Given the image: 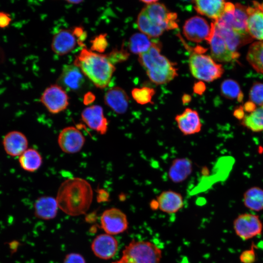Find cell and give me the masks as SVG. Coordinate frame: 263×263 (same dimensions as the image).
Segmentation results:
<instances>
[{
    "instance_id": "obj_1",
    "label": "cell",
    "mask_w": 263,
    "mask_h": 263,
    "mask_svg": "<svg viewBox=\"0 0 263 263\" xmlns=\"http://www.w3.org/2000/svg\"><path fill=\"white\" fill-rule=\"evenodd\" d=\"M93 198L90 184L79 177L65 180L60 185L56 200L58 207L72 216L84 214L89 210Z\"/></svg>"
},
{
    "instance_id": "obj_2",
    "label": "cell",
    "mask_w": 263,
    "mask_h": 263,
    "mask_svg": "<svg viewBox=\"0 0 263 263\" xmlns=\"http://www.w3.org/2000/svg\"><path fill=\"white\" fill-rule=\"evenodd\" d=\"M73 64L99 89H104L109 85L115 71L114 65L109 61L106 54L94 52L86 47L76 56Z\"/></svg>"
},
{
    "instance_id": "obj_3",
    "label": "cell",
    "mask_w": 263,
    "mask_h": 263,
    "mask_svg": "<svg viewBox=\"0 0 263 263\" xmlns=\"http://www.w3.org/2000/svg\"><path fill=\"white\" fill-rule=\"evenodd\" d=\"M161 45L153 42L150 49L139 55L138 60L150 80L156 84L167 83L177 75L173 63L161 54Z\"/></svg>"
},
{
    "instance_id": "obj_4",
    "label": "cell",
    "mask_w": 263,
    "mask_h": 263,
    "mask_svg": "<svg viewBox=\"0 0 263 263\" xmlns=\"http://www.w3.org/2000/svg\"><path fill=\"white\" fill-rule=\"evenodd\" d=\"M162 250L155 244L133 240L125 246L121 258L112 263H161Z\"/></svg>"
},
{
    "instance_id": "obj_5",
    "label": "cell",
    "mask_w": 263,
    "mask_h": 263,
    "mask_svg": "<svg viewBox=\"0 0 263 263\" xmlns=\"http://www.w3.org/2000/svg\"><path fill=\"white\" fill-rule=\"evenodd\" d=\"M189 67L194 77L200 80L211 82L220 77L224 69L210 56L202 53H192L189 58Z\"/></svg>"
},
{
    "instance_id": "obj_6",
    "label": "cell",
    "mask_w": 263,
    "mask_h": 263,
    "mask_svg": "<svg viewBox=\"0 0 263 263\" xmlns=\"http://www.w3.org/2000/svg\"><path fill=\"white\" fill-rule=\"evenodd\" d=\"M214 24H209L203 18L194 16L187 19L183 26V33L189 40L199 43L209 42L214 33Z\"/></svg>"
},
{
    "instance_id": "obj_7",
    "label": "cell",
    "mask_w": 263,
    "mask_h": 263,
    "mask_svg": "<svg viewBox=\"0 0 263 263\" xmlns=\"http://www.w3.org/2000/svg\"><path fill=\"white\" fill-rule=\"evenodd\" d=\"M40 101L49 113L56 114L68 107L69 97L66 90L60 85L52 84L44 90Z\"/></svg>"
},
{
    "instance_id": "obj_8",
    "label": "cell",
    "mask_w": 263,
    "mask_h": 263,
    "mask_svg": "<svg viewBox=\"0 0 263 263\" xmlns=\"http://www.w3.org/2000/svg\"><path fill=\"white\" fill-rule=\"evenodd\" d=\"M233 228L238 237L243 240H247L261 234L263 224L258 215L245 213L239 215L234 220Z\"/></svg>"
},
{
    "instance_id": "obj_9",
    "label": "cell",
    "mask_w": 263,
    "mask_h": 263,
    "mask_svg": "<svg viewBox=\"0 0 263 263\" xmlns=\"http://www.w3.org/2000/svg\"><path fill=\"white\" fill-rule=\"evenodd\" d=\"M100 224L101 227L105 233L111 235L123 233L129 226L126 215L115 207L108 208L102 213Z\"/></svg>"
},
{
    "instance_id": "obj_10",
    "label": "cell",
    "mask_w": 263,
    "mask_h": 263,
    "mask_svg": "<svg viewBox=\"0 0 263 263\" xmlns=\"http://www.w3.org/2000/svg\"><path fill=\"white\" fill-rule=\"evenodd\" d=\"M144 9L151 21L164 31L178 28L177 14L169 12L164 4L157 1Z\"/></svg>"
},
{
    "instance_id": "obj_11",
    "label": "cell",
    "mask_w": 263,
    "mask_h": 263,
    "mask_svg": "<svg viewBox=\"0 0 263 263\" xmlns=\"http://www.w3.org/2000/svg\"><path fill=\"white\" fill-rule=\"evenodd\" d=\"M57 142L63 152L72 154L78 152L82 149L85 144V138L77 128L69 126L60 132Z\"/></svg>"
},
{
    "instance_id": "obj_12",
    "label": "cell",
    "mask_w": 263,
    "mask_h": 263,
    "mask_svg": "<svg viewBox=\"0 0 263 263\" xmlns=\"http://www.w3.org/2000/svg\"><path fill=\"white\" fill-rule=\"evenodd\" d=\"M81 116L82 121L91 129L102 135L107 132L109 122L101 106L97 105L88 106L82 111Z\"/></svg>"
},
{
    "instance_id": "obj_13",
    "label": "cell",
    "mask_w": 263,
    "mask_h": 263,
    "mask_svg": "<svg viewBox=\"0 0 263 263\" xmlns=\"http://www.w3.org/2000/svg\"><path fill=\"white\" fill-rule=\"evenodd\" d=\"M2 145L7 155L13 158L19 157L28 148V140L23 132L13 130L3 136Z\"/></svg>"
},
{
    "instance_id": "obj_14",
    "label": "cell",
    "mask_w": 263,
    "mask_h": 263,
    "mask_svg": "<svg viewBox=\"0 0 263 263\" xmlns=\"http://www.w3.org/2000/svg\"><path fill=\"white\" fill-rule=\"evenodd\" d=\"M84 83V75L74 64L64 66L57 80V84L65 90L71 91L81 89Z\"/></svg>"
},
{
    "instance_id": "obj_15",
    "label": "cell",
    "mask_w": 263,
    "mask_h": 263,
    "mask_svg": "<svg viewBox=\"0 0 263 263\" xmlns=\"http://www.w3.org/2000/svg\"><path fill=\"white\" fill-rule=\"evenodd\" d=\"M91 248L94 255L103 260H109L116 254L118 248L117 240L107 233L97 235L92 242Z\"/></svg>"
},
{
    "instance_id": "obj_16",
    "label": "cell",
    "mask_w": 263,
    "mask_h": 263,
    "mask_svg": "<svg viewBox=\"0 0 263 263\" xmlns=\"http://www.w3.org/2000/svg\"><path fill=\"white\" fill-rule=\"evenodd\" d=\"M175 120L179 130L185 135L194 134L201 131L202 123L199 114L191 108H187L177 114Z\"/></svg>"
},
{
    "instance_id": "obj_17",
    "label": "cell",
    "mask_w": 263,
    "mask_h": 263,
    "mask_svg": "<svg viewBox=\"0 0 263 263\" xmlns=\"http://www.w3.org/2000/svg\"><path fill=\"white\" fill-rule=\"evenodd\" d=\"M76 44L77 39L72 29H62L54 35L51 49L56 54L64 56L74 50Z\"/></svg>"
},
{
    "instance_id": "obj_18",
    "label": "cell",
    "mask_w": 263,
    "mask_h": 263,
    "mask_svg": "<svg viewBox=\"0 0 263 263\" xmlns=\"http://www.w3.org/2000/svg\"><path fill=\"white\" fill-rule=\"evenodd\" d=\"M104 101L106 106L117 114L125 113L129 107V97L120 87L115 86L105 93Z\"/></svg>"
},
{
    "instance_id": "obj_19",
    "label": "cell",
    "mask_w": 263,
    "mask_h": 263,
    "mask_svg": "<svg viewBox=\"0 0 263 263\" xmlns=\"http://www.w3.org/2000/svg\"><path fill=\"white\" fill-rule=\"evenodd\" d=\"M208 43L210 46L211 56L217 61L230 62L238 58L240 56L238 52H233L229 49L225 40L215 30Z\"/></svg>"
},
{
    "instance_id": "obj_20",
    "label": "cell",
    "mask_w": 263,
    "mask_h": 263,
    "mask_svg": "<svg viewBox=\"0 0 263 263\" xmlns=\"http://www.w3.org/2000/svg\"><path fill=\"white\" fill-rule=\"evenodd\" d=\"M156 203L161 211L172 214L176 213L183 207L184 200L179 192L168 190L162 191L157 197Z\"/></svg>"
},
{
    "instance_id": "obj_21",
    "label": "cell",
    "mask_w": 263,
    "mask_h": 263,
    "mask_svg": "<svg viewBox=\"0 0 263 263\" xmlns=\"http://www.w3.org/2000/svg\"><path fill=\"white\" fill-rule=\"evenodd\" d=\"M193 165L191 160L186 157L174 159L168 170V177L174 183L186 180L191 174Z\"/></svg>"
},
{
    "instance_id": "obj_22",
    "label": "cell",
    "mask_w": 263,
    "mask_h": 263,
    "mask_svg": "<svg viewBox=\"0 0 263 263\" xmlns=\"http://www.w3.org/2000/svg\"><path fill=\"white\" fill-rule=\"evenodd\" d=\"M58 208L56 199L48 196L39 197L34 204L35 215L37 218L44 220L55 218Z\"/></svg>"
},
{
    "instance_id": "obj_23",
    "label": "cell",
    "mask_w": 263,
    "mask_h": 263,
    "mask_svg": "<svg viewBox=\"0 0 263 263\" xmlns=\"http://www.w3.org/2000/svg\"><path fill=\"white\" fill-rule=\"evenodd\" d=\"M194 2L195 9L199 14L214 21L222 16L226 4V2L222 0H198Z\"/></svg>"
},
{
    "instance_id": "obj_24",
    "label": "cell",
    "mask_w": 263,
    "mask_h": 263,
    "mask_svg": "<svg viewBox=\"0 0 263 263\" xmlns=\"http://www.w3.org/2000/svg\"><path fill=\"white\" fill-rule=\"evenodd\" d=\"M247 32L252 38L263 41V12L259 8L247 7Z\"/></svg>"
},
{
    "instance_id": "obj_25",
    "label": "cell",
    "mask_w": 263,
    "mask_h": 263,
    "mask_svg": "<svg viewBox=\"0 0 263 263\" xmlns=\"http://www.w3.org/2000/svg\"><path fill=\"white\" fill-rule=\"evenodd\" d=\"M214 28L215 31L223 38L229 49L233 52H237L238 49L250 42L253 39L248 34H241L232 29L219 27L215 24Z\"/></svg>"
},
{
    "instance_id": "obj_26",
    "label": "cell",
    "mask_w": 263,
    "mask_h": 263,
    "mask_svg": "<svg viewBox=\"0 0 263 263\" xmlns=\"http://www.w3.org/2000/svg\"><path fill=\"white\" fill-rule=\"evenodd\" d=\"M19 163L24 170L33 172L38 170L42 164V157L39 152L33 148H28L18 157Z\"/></svg>"
},
{
    "instance_id": "obj_27",
    "label": "cell",
    "mask_w": 263,
    "mask_h": 263,
    "mask_svg": "<svg viewBox=\"0 0 263 263\" xmlns=\"http://www.w3.org/2000/svg\"><path fill=\"white\" fill-rule=\"evenodd\" d=\"M244 205L255 211L263 210V189L254 187L247 189L244 194Z\"/></svg>"
},
{
    "instance_id": "obj_28",
    "label": "cell",
    "mask_w": 263,
    "mask_h": 263,
    "mask_svg": "<svg viewBox=\"0 0 263 263\" xmlns=\"http://www.w3.org/2000/svg\"><path fill=\"white\" fill-rule=\"evenodd\" d=\"M137 24L139 30L149 37H158L164 30L153 23L143 8L138 15Z\"/></svg>"
},
{
    "instance_id": "obj_29",
    "label": "cell",
    "mask_w": 263,
    "mask_h": 263,
    "mask_svg": "<svg viewBox=\"0 0 263 263\" xmlns=\"http://www.w3.org/2000/svg\"><path fill=\"white\" fill-rule=\"evenodd\" d=\"M247 7L239 3L235 4V10L231 29L241 34H248L247 32ZM249 35V34H248Z\"/></svg>"
},
{
    "instance_id": "obj_30",
    "label": "cell",
    "mask_w": 263,
    "mask_h": 263,
    "mask_svg": "<svg viewBox=\"0 0 263 263\" xmlns=\"http://www.w3.org/2000/svg\"><path fill=\"white\" fill-rule=\"evenodd\" d=\"M247 59L257 72L263 74V41L251 44L248 51Z\"/></svg>"
},
{
    "instance_id": "obj_31",
    "label": "cell",
    "mask_w": 263,
    "mask_h": 263,
    "mask_svg": "<svg viewBox=\"0 0 263 263\" xmlns=\"http://www.w3.org/2000/svg\"><path fill=\"white\" fill-rule=\"evenodd\" d=\"M149 37L143 33H136L132 35L129 41V48L131 52L140 55L147 52L152 45Z\"/></svg>"
},
{
    "instance_id": "obj_32",
    "label": "cell",
    "mask_w": 263,
    "mask_h": 263,
    "mask_svg": "<svg viewBox=\"0 0 263 263\" xmlns=\"http://www.w3.org/2000/svg\"><path fill=\"white\" fill-rule=\"evenodd\" d=\"M242 124L254 132L263 131V105L244 116Z\"/></svg>"
},
{
    "instance_id": "obj_33",
    "label": "cell",
    "mask_w": 263,
    "mask_h": 263,
    "mask_svg": "<svg viewBox=\"0 0 263 263\" xmlns=\"http://www.w3.org/2000/svg\"><path fill=\"white\" fill-rule=\"evenodd\" d=\"M221 93L225 97L236 99L239 102H241L243 99V94L239 84L231 79L223 81L221 85Z\"/></svg>"
},
{
    "instance_id": "obj_34",
    "label": "cell",
    "mask_w": 263,
    "mask_h": 263,
    "mask_svg": "<svg viewBox=\"0 0 263 263\" xmlns=\"http://www.w3.org/2000/svg\"><path fill=\"white\" fill-rule=\"evenodd\" d=\"M131 93L133 99L136 102L140 105H145L151 102L155 91L152 88L143 87L133 88Z\"/></svg>"
},
{
    "instance_id": "obj_35",
    "label": "cell",
    "mask_w": 263,
    "mask_h": 263,
    "mask_svg": "<svg viewBox=\"0 0 263 263\" xmlns=\"http://www.w3.org/2000/svg\"><path fill=\"white\" fill-rule=\"evenodd\" d=\"M249 102L256 108L263 105V83L255 82L252 85L249 94Z\"/></svg>"
},
{
    "instance_id": "obj_36",
    "label": "cell",
    "mask_w": 263,
    "mask_h": 263,
    "mask_svg": "<svg viewBox=\"0 0 263 263\" xmlns=\"http://www.w3.org/2000/svg\"><path fill=\"white\" fill-rule=\"evenodd\" d=\"M107 37V34L102 33L94 37L90 40V50L99 54L103 53L108 45Z\"/></svg>"
},
{
    "instance_id": "obj_37",
    "label": "cell",
    "mask_w": 263,
    "mask_h": 263,
    "mask_svg": "<svg viewBox=\"0 0 263 263\" xmlns=\"http://www.w3.org/2000/svg\"><path fill=\"white\" fill-rule=\"evenodd\" d=\"M106 55L109 61L114 65L126 60L129 57V54L122 48L120 49H114Z\"/></svg>"
},
{
    "instance_id": "obj_38",
    "label": "cell",
    "mask_w": 263,
    "mask_h": 263,
    "mask_svg": "<svg viewBox=\"0 0 263 263\" xmlns=\"http://www.w3.org/2000/svg\"><path fill=\"white\" fill-rule=\"evenodd\" d=\"M71 29L76 38L77 44L83 47H86L84 42L87 38V33L84 30V28L81 26H75Z\"/></svg>"
},
{
    "instance_id": "obj_39",
    "label": "cell",
    "mask_w": 263,
    "mask_h": 263,
    "mask_svg": "<svg viewBox=\"0 0 263 263\" xmlns=\"http://www.w3.org/2000/svg\"><path fill=\"white\" fill-rule=\"evenodd\" d=\"M256 254L252 246L250 249L243 251L240 256V261L243 263H253L256 261Z\"/></svg>"
},
{
    "instance_id": "obj_40",
    "label": "cell",
    "mask_w": 263,
    "mask_h": 263,
    "mask_svg": "<svg viewBox=\"0 0 263 263\" xmlns=\"http://www.w3.org/2000/svg\"><path fill=\"white\" fill-rule=\"evenodd\" d=\"M63 263H86L84 257L78 253H71L66 255Z\"/></svg>"
},
{
    "instance_id": "obj_41",
    "label": "cell",
    "mask_w": 263,
    "mask_h": 263,
    "mask_svg": "<svg viewBox=\"0 0 263 263\" xmlns=\"http://www.w3.org/2000/svg\"><path fill=\"white\" fill-rule=\"evenodd\" d=\"M11 21L12 18L9 14L5 12H0V28L4 29L8 27Z\"/></svg>"
},
{
    "instance_id": "obj_42",
    "label": "cell",
    "mask_w": 263,
    "mask_h": 263,
    "mask_svg": "<svg viewBox=\"0 0 263 263\" xmlns=\"http://www.w3.org/2000/svg\"><path fill=\"white\" fill-rule=\"evenodd\" d=\"M95 95L91 92L87 93L84 96L83 103L85 105H89L95 100Z\"/></svg>"
},
{
    "instance_id": "obj_43",
    "label": "cell",
    "mask_w": 263,
    "mask_h": 263,
    "mask_svg": "<svg viewBox=\"0 0 263 263\" xmlns=\"http://www.w3.org/2000/svg\"><path fill=\"white\" fill-rule=\"evenodd\" d=\"M205 84L202 82L195 83L193 87L194 92L199 94H202L205 92Z\"/></svg>"
},
{
    "instance_id": "obj_44",
    "label": "cell",
    "mask_w": 263,
    "mask_h": 263,
    "mask_svg": "<svg viewBox=\"0 0 263 263\" xmlns=\"http://www.w3.org/2000/svg\"><path fill=\"white\" fill-rule=\"evenodd\" d=\"M8 245L11 253L13 254L17 251L19 246V243L18 241H13L8 243Z\"/></svg>"
},
{
    "instance_id": "obj_45",
    "label": "cell",
    "mask_w": 263,
    "mask_h": 263,
    "mask_svg": "<svg viewBox=\"0 0 263 263\" xmlns=\"http://www.w3.org/2000/svg\"><path fill=\"white\" fill-rule=\"evenodd\" d=\"M191 97L189 95L185 94L182 97L183 102L187 103L190 101Z\"/></svg>"
},
{
    "instance_id": "obj_46",
    "label": "cell",
    "mask_w": 263,
    "mask_h": 263,
    "mask_svg": "<svg viewBox=\"0 0 263 263\" xmlns=\"http://www.w3.org/2000/svg\"><path fill=\"white\" fill-rule=\"evenodd\" d=\"M142 2H143L145 4H146L147 5H149V4H151L152 3H154L155 2H157L158 1L157 0H141V1Z\"/></svg>"
},
{
    "instance_id": "obj_47",
    "label": "cell",
    "mask_w": 263,
    "mask_h": 263,
    "mask_svg": "<svg viewBox=\"0 0 263 263\" xmlns=\"http://www.w3.org/2000/svg\"><path fill=\"white\" fill-rule=\"evenodd\" d=\"M66 1L68 2V3H71V4H79L82 2H83V0H66Z\"/></svg>"
}]
</instances>
